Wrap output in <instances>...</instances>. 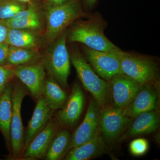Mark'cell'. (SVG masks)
<instances>
[{
    "label": "cell",
    "mask_w": 160,
    "mask_h": 160,
    "mask_svg": "<svg viewBox=\"0 0 160 160\" xmlns=\"http://www.w3.org/2000/svg\"><path fill=\"white\" fill-rule=\"evenodd\" d=\"M83 53L96 73L106 82L116 75L123 74L119 59L115 52L98 51L84 46Z\"/></svg>",
    "instance_id": "9"
},
{
    "label": "cell",
    "mask_w": 160,
    "mask_h": 160,
    "mask_svg": "<svg viewBox=\"0 0 160 160\" xmlns=\"http://www.w3.org/2000/svg\"><path fill=\"white\" fill-rule=\"evenodd\" d=\"M123 74L141 86L159 83L158 68L153 59L119 49L116 52Z\"/></svg>",
    "instance_id": "2"
},
{
    "label": "cell",
    "mask_w": 160,
    "mask_h": 160,
    "mask_svg": "<svg viewBox=\"0 0 160 160\" xmlns=\"http://www.w3.org/2000/svg\"><path fill=\"white\" fill-rule=\"evenodd\" d=\"M14 76L27 87L33 98L41 97L46 73L44 63H32L12 67Z\"/></svg>",
    "instance_id": "12"
},
{
    "label": "cell",
    "mask_w": 160,
    "mask_h": 160,
    "mask_svg": "<svg viewBox=\"0 0 160 160\" xmlns=\"http://www.w3.org/2000/svg\"><path fill=\"white\" fill-rule=\"evenodd\" d=\"M38 57L32 49L9 46L6 65L14 67L35 62Z\"/></svg>",
    "instance_id": "22"
},
{
    "label": "cell",
    "mask_w": 160,
    "mask_h": 160,
    "mask_svg": "<svg viewBox=\"0 0 160 160\" xmlns=\"http://www.w3.org/2000/svg\"><path fill=\"white\" fill-rule=\"evenodd\" d=\"M26 9L18 0H0V21L9 20L18 12Z\"/></svg>",
    "instance_id": "23"
},
{
    "label": "cell",
    "mask_w": 160,
    "mask_h": 160,
    "mask_svg": "<svg viewBox=\"0 0 160 160\" xmlns=\"http://www.w3.org/2000/svg\"><path fill=\"white\" fill-rule=\"evenodd\" d=\"M39 42L38 36L27 29H9L6 42L9 46L33 49Z\"/></svg>",
    "instance_id": "21"
},
{
    "label": "cell",
    "mask_w": 160,
    "mask_h": 160,
    "mask_svg": "<svg viewBox=\"0 0 160 160\" xmlns=\"http://www.w3.org/2000/svg\"><path fill=\"white\" fill-rule=\"evenodd\" d=\"M48 6H61L68 2L69 0H45Z\"/></svg>",
    "instance_id": "30"
},
{
    "label": "cell",
    "mask_w": 160,
    "mask_h": 160,
    "mask_svg": "<svg viewBox=\"0 0 160 160\" xmlns=\"http://www.w3.org/2000/svg\"><path fill=\"white\" fill-rule=\"evenodd\" d=\"M85 97L81 86L76 83L62 108L59 110L55 120L59 127L69 129L78 124L85 106Z\"/></svg>",
    "instance_id": "10"
},
{
    "label": "cell",
    "mask_w": 160,
    "mask_h": 160,
    "mask_svg": "<svg viewBox=\"0 0 160 160\" xmlns=\"http://www.w3.org/2000/svg\"><path fill=\"white\" fill-rule=\"evenodd\" d=\"M41 96L49 108L54 111L62 108L69 97L64 89L50 75L45 79Z\"/></svg>",
    "instance_id": "18"
},
{
    "label": "cell",
    "mask_w": 160,
    "mask_h": 160,
    "mask_svg": "<svg viewBox=\"0 0 160 160\" xmlns=\"http://www.w3.org/2000/svg\"><path fill=\"white\" fill-rule=\"evenodd\" d=\"M71 135L69 129H58L52 140L46 152L45 160H59L65 157L67 153Z\"/></svg>",
    "instance_id": "20"
},
{
    "label": "cell",
    "mask_w": 160,
    "mask_h": 160,
    "mask_svg": "<svg viewBox=\"0 0 160 160\" xmlns=\"http://www.w3.org/2000/svg\"><path fill=\"white\" fill-rule=\"evenodd\" d=\"M37 100L33 114L25 132L23 151L33 138L45 127L55 111L49 108L42 97Z\"/></svg>",
    "instance_id": "15"
},
{
    "label": "cell",
    "mask_w": 160,
    "mask_h": 160,
    "mask_svg": "<svg viewBox=\"0 0 160 160\" xmlns=\"http://www.w3.org/2000/svg\"><path fill=\"white\" fill-rule=\"evenodd\" d=\"M100 109L94 99L90 100L82 122L71 136L67 152L89 141L100 131Z\"/></svg>",
    "instance_id": "11"
},
{
    "label": "cell",
    "mask_w": 160,
    "mask_h": 160,
    "mask_svg": "<svg viewBox=\"0 0 160 160\" xmlns=\"http://www.w3.org/2000/svg\"><path fill=\"white\" fill-rule=\"evenodd\" d=\"M108 82L107 105L122 109L131 102L142 86L124 74L116 75Z\"/></svg>",
    "instance_id": "8"
},
{
    "label": "cell",
    "mask_w": 160,
    "mask_h": 160,
    "mask_svg": "<svg viewBox=\"0 0 160 160\" xmlns=\"http://www.w3.org/2000/svg\"><path fill=\"white\" fill-rule=\"evenodd\" d=\"M28 93L26 89L20 84L12 85V113L10 123V146L12 156L19 158L24 146L25 131L22 122L21 108L24 98Z\"/></svg>",
    "instance_id": "7"
},
{
    "label": "cell",
    "mask_w": 160,
    "mask_h": 160,
    "mask_svg": "<svg viewBox=\"0 0 160 160\" xmlns=\"http://www.w3.org/2000/svg\"><path fill=\"white\" fill-rule=\"evenodd\" d=\"M97 1L98 0H83V2L87 9H91L94 6Z\"/></svg>",
    "instance_id": "31"
},
{
    "label": "cell",
    "mask_w": 160,
    "mask_h": 160,
    "mask_svg": "<svg viewBox=\"0 0 160 160\" xmlns=\"http://www.w3.org/2000/svg\"><path fill=\"white\" fill-rule=\"evenodd\" d=\"M9 28L0 22V44L6 42Z\"/></svg>",
    "instance_id": "29"
},
{
    "label": "cell",
    "mask_w": 160,
    "mask_h": 160,
    "mask_svg": "<svg viewBox=\"0 0 160 160\" xmlns=\"http://www.w3.org/2000/svg\"><path fill=\"white\" fill-rule=\"evenodd\" d=\"M71 62L83 88L89 92L101 108L108 104V82L100 77L78 49L69 52Z\"/></svg>",
    "instance_id": "3"
},
{
    "label": "cell",
    "mask_w": 160,
    "mask_h": 160,
    "mask_svg": "<svg viewBox=\"0 0 160 160\" xmlns=\"http://www.w3.org/2000/svg\"><path fill=\"white\" fill-rule=\"evenodd\" d=\"M43 62L49 75L54 78L64 89L68 88L70 74V54L66 46L67 32L59 36Z\"/></svg>",
    "instance_id": "5"
},
{
    "label": "cell",
    "mask_w": 160,
    "mask_h": 160,
    "mask_svg": "<svg viewBox=\"0 0 160 160\" xmlns=\"http://www.w3.org/2000/svg\"><path fill=\"white\" fill-rule=\"evenodd\" d=\"M9 47V45L6 42L0 44V65H6Z\"/></svg>",
    "instance_id": "28"
},
{
    "label": "cell",
    "mask_w": 160,
    "mask_h": 160,
    "mask_svg": "<svg viewBox=\"0 0 160 160\" xmlns=\"http://www.w3.org/2000/svg\"><path fill=\"white\" fill-rule=\"evenodd\" d=\"M108 145L98 132L91 139L83 144L72 148L66 155V160H88L105 154Z\"/></svg>",
    "instance_id": "16"
},
{
    "label": "cell",
    "mask_w": 160,
    "mask_h": 160,
    "mask_svg": "<svg viewBox=\"0 0 160 160\" xmlns=\"http://www.w3.org/2000/svg\"><path fill=\"white\" fill-rule=\"evenodd\" d=\"M59 126L55 120L50 119L45 127L32 140L21 155L26 160L44 158L52 140Z\"/></svg>",
    "instance_id": "14"
},
{
    "label": "cell",
    "mask_w": 160,
    "mask_h": 160,
    "mask_svg": "<svg viewBox=\"0 0 160 160\" xmlns=\"http://www.w3.org/2000/svg\"><path fill=\"white\" fill-rule=\"evenodd\" d=\"M12 85L9 84L0 95V131L10 146V123L12 113Z\"/></svg>",
    "instance_id": "19"
},
{
    "label": "cell",
    "mask_w": 160,
    "mask_h": 160,
    "mask_svg": "<svg viewBox=\"0 0 160 160\" xmlns=\"http://www.w3.org/2000/svg\"><path fill=\"white\" fill-rule=\"evenodd\" d=\"M159 125V116L156 110L143 112L133 119L121 139L150 134L156 131Z\"/></svg>",
    "instance_id": "17"
},
{
    "label": "cell",
    "mask_w": 160,
    "mask_h": 160,
    "mask_svg": "<svg viewBox=\"0 0 160 160\" xmlns=\"http://www.w3.org/2000/svg\"><path fill=\"white\" fill-rule=\"evenodd\" d=\"M46 13V37L52 42L66 28L78 19L88 17V13L83 11L81 0H69L57 6H49Z\"/></svg>",
    "instance_id": "4"
},
{
    "label": "cell",
    "mask_w": 160,
    "mask_h": 160,
    "mask_svg": "<svg viewBox=\"0 0 160 160\" xmlns=\"http://www.w3.org/2000/svg\"><path fill=\"white\" fill-rule=\"evenodd\" d=\"M39 18L36 7L34 5H30L28 8L21 10L10 19L20 20L31 18Z\"/></svg>",
    "instance_id": "27"
},
{
    "label": "cell",
    "mask_w": 160,
    "mask_h": 160,
    "mask_svg": "<svg viewBox=\"0 0 160 160\" xmlns=\"http://www.w3.org/2000/svg\"><path fill=\"white\" fill-rule=\"evenodd\" d=\"M88 19L79 21L67 32L69 42L82 43L98 51L115 52L120 48L108 39L104 33L107 23L98 12L90 14Z\"/></svg>",
    "instance_id": "1"
},
{
    "label": "cell",
    "mask_w": 160,
    "mask_h": 160,
    "mask_svg": "<svg viewBox=\"0 0 160 160\" xmlns=\"http://www.w3.org/2000/svg\"><path fill=\"white\" fill-rule=\"evenodd\" d=\"M158 84H146L141 87L131 103L123 109L124 113L134 119L146 112L156 110L158 101Z\"/></svg>",
    "instance_id": "13"
},
{
    "label": "cell",
    "mask_w": 160,
    "mask_h": 160,
    "mask_svg": "<svg viewBox=\"0 0 160 160\" xmlns=\"http://www.w3.org/2000/svg\"><path fill=\"white\" fill-rule=\"evenodd\" d=\"M14 76L12 67L7 65H0V95L5 91Z\"/></svg>",
    "instance_id": "26"
},
{
    "label": "cell",
    "mask_w": 160,
    "mask_h": 160,
    "mask_svg": "<svg viewBox=\"0 0 160 160\" xmlns=\"http://www.w3.org/2000/svg\"><path fill=\"white\" fill-rule=\"evenodd\" d=\"M19 2H21L22 3H26V2H29L31 1V0H18Z\"/></svg>",
    "instance_id": "32"
},
{
    "label": "cell",
    "mask_w": 160,
    "mask_h": 160,
    "mask_svg": "<svg viewBox=\"0 0 160 160\" xmlns=\"http://www.w3.org/2000/svg\"><path fill=\"white\" fill-rule=\"evenodd\" d=\"M0 22L9 29H39L42 26L39 18L24 19H9L0 21Z\"/></svg>",
    "instance_id": "24"
},
{
    "label": "cell",
    "mask_w": 160,
    "mask_h": 160,
    "mask_svg": "<svg viewBox=\"0 0 160 160\" xmlns=\"http://www.w3.org/2000/svg\"><path fill=\"white\" fill-rule=\"evenodd\" d=\"M149 147V142L147 140L139 138L132 141L129 144V149L132 154L136 156H140L147 152Z\"/></svg>",
    "instance_id": "25"
},
{
    "label": "cell",
    "mask_w": 160,
    "mask_h": 160,
    "mask_svg": "<svg viewBox=\"0 0 160 160\" xmlns=\"http://www.w3.org/2000/svg\"><path fill=\"white\" fill-rule=\"evenodd\" d=\"M132 120L124 113L123 109L109 105L101 108L100 133L108 146H112L121 139Z\"/></svg>",
    "instance_id": "6"
}]
</instances>
